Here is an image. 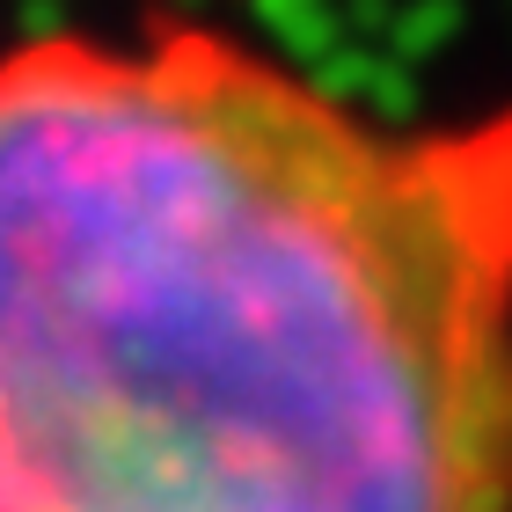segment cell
<instances>
[{"instance_id": "obj_1", "label": "cell", "mask_w": 512, "mask_h": 512, "mask_svg": "<svg viewBox=\"0 0 512 512\" xmlns=\"http://www.w3.org/2000/svg\"><path fill=\"white\" fill-rule=\"evenodd\" d=\"M0 512H512V103L381 118L213 15L8 37Z\"/></svg>"}]
</instances>
